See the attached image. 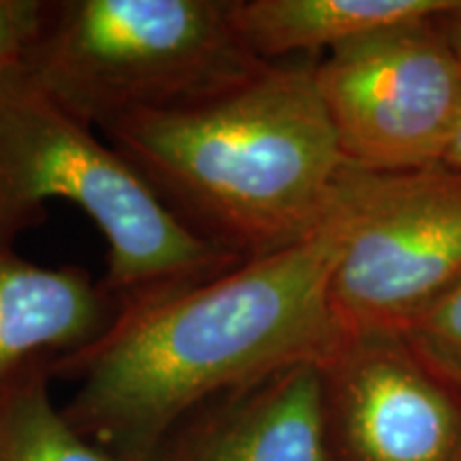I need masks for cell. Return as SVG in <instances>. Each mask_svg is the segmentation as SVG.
<instances>
[{
    "instance_id": "obj_1",
    "label": "cell",
    "mask_w": 461,
    "mask_h": 461,
    "mask_svg": "<svg viewBox=\"0 0 461 461\" xmlns=\"http://www.w3.org/2000/svg\"><path fill=\"white\" fill-rule=\"evenodd\" d=\"M339 221L214 278L120 310L107 333L51 359L77 389L62 412L90 442L146 461L184 417L218 395L319 363L342 342L331 310Z\"/></svg>"
},
{
    "instance_id": "obj_2",
    "label": "cell",
    "mask_w": 461,
    "mask_h": 461,
    "mask_svg": "<svg viewBox=\"0 0 461 461\" xmlns=\"http://www.w3.org/2000/svg\"><path fill=\"white\" fill-rule=\"evenodd\" d=\"M99 132L190 230L241 261L314 233L348 165L314 62H267L212 99Z\"/></svg>"
},
{
    "instance_id": "obj_3",
    "label": "cell",
    "mask_w": 461,
    "mask_h": 461,
    "mask_svg": "<svg viewBox=\"0 0 461 461\" xmlns=\"http://www.w3.org/2000/svg\"><path fill=\"white\" fill-rule=\"evenodd\" d=\"M62 199L107 241L105 291L120 310L205 282L244 263L190 230L140 171L68 113L26 68H0V235L15 241Z\"/></svg>"
},
{
    "instance_id": "obj_4",
    "label": "cell",
    "mask_w": 461,
    "mask_h": 461,
    "mask_svg": "<svg viewBox=\"0 0 461 461\" xmlns=\"http://www.w3.org/2000/svg\"><path fill=\"white\" fill-rule=\"evenodd\" d=\"M233 0H48L20 65L84 124L193 105L267 62L235 31Z\"/></svg>"
},
{
    "instance_id": "obj_5",
    "label": "cell",
    "mask_w": 461,
    "mask_h": 461,
    "mask_svg": "<svg viewBox=\"0 0 461 461\" xmlns=\"http://www.w3.org/2000/svg\"><path fill=\"white\" fill-rule=\"evenodd\" d=\"M333 210L331 310L344 336H403L461 285V171L376 173L346 165Z\"/></svg>"
},
{
    "instance_id": "obj_6",
    "label": "cell",
    "mask_w": 461,
    "mask_h": 461,
    "mask_svg": "<svg viewBox=\"0 0 461 461\" xmlns=\"http://www.w3.org/2000/svg\"><path fill=\"white\" fill-rule=\"evenodd\" d=\"M438 17L370 32L314 62L350 167L397 173L442 165L461 112V60Z\"/></svg>"
},
{
    "instance_id": "obj_7",
    "label": "cell",
    "mask_w": 461,
    "mask_h": 461,
    "mask_svg": "<svg viewBox=\"0 0 461 461\" xmlns=\"http://www.w3.org/2000/svg\"><path fill=\"white\" fill-rule=\"evenodd\" d=\"M333 461H455L461 397L400 336H344L321 366Z\"/></svg>"
},
{
    "instance_id": "obj_8",
    "label": "cell",
    "mask_w": 461,
    "mask_h": 461,
    "mask_svg": "<svg viewBox=\"0 0 461 461\" xmlns=\"http://www.w3.org/2000/svg\"><path fill=\"white\" fill-rule=\"evenodd\" d=\"M146 461H333L321 366L303 363L205 402Z\"/></svg>"
},
{
    "instance_id": "obj_9",
    "label": "cell",
    "mask_w": 461,
    "mask_h": 461,
    "mask_svg": "<svg viewBox=\"0 0 461 461\" xmlns=\"http://www.w3.org/2000/svg\"><path fill=\"white\" fill-rule=\"evenodd\" d=\"M120 305L82 267H45L0 235V387L39 359H60L96 342Z\"/></svg>"
},
{
    "instance_id": "obj_10",
    "label": "cell",
    "mask_w": 461,
    "mask_h": 461,
    "mask_svg": "<svg viewBox=\"0 0 461 461\" xmlns=\"http://www.w3.org/2000/svg\"><path fill=\"white\" fill-rule=\"evenodd\" d=\"M459 0H233L235 31L261 62L330 54L406 22L431 20Z\"/></svg>"
},
{
    "instance_id": "obj_11",
    "label": "cell",
    "mask_w": 461,
    "mask_h": 461,
    "mask_svg": "<svg viewBox=\"0 0 461 461\" xmlns=\"http://www.w3.org/2000/svg\"><path fill=\"white\" fill-rule=\"evenodd\" d=\"M51 378V359H39L0 387V461H124L68 423Z\"/></svg>"
},
{
    "instance_id": "obj_12",
    "label": "cell",
    "mask_w": 461,
    "mask_h": 461,
    "mask_svg": "<svg viewBox=\"0 0 461 461\" xmlns=\"http://www.w3.org/2000/svg\"><path fill=\"white\" fill-rule=\"evenodd\" d=\"M402 338L461 397V285L431 305Z\"/></svg>"
},
{
    "instance_id": "obj_13",
    "label": "cell",
    "mask_w": 461,
    "mask_h": 461,
    "mask_svg": "<svg viewBox=\"0 0 461 461\" xmlns=\"http://www.w3.org/2000/svg\"><path fill=\"white\" fill-rule=\"evenodd\" d=\"M48 0H0V68L20 62L41 28Z\"/></svg>"
},
{
    "instance_id": "obj_14",
    "label": "cell",
    "mask_w": 461,
    "mask_h": 461,
    "mask_svg": "<svg viewBox=\"0 0 461 461\" xmlns=\"http://www.w3.org/2000/svg\"><path fill=\"white\" fill-rule=\"evenodd\" d=\"M438 24H440L442 32H445L448 43H451L455 54L461 60V0L457 3V7L438 17Z\"/></svg>"
},
{
    "instance_id": "obj_15",
    "label": "cell",
    "mask_w": 461,
    "mask_h": 461,
    "mask_svg": "<svg viewBox=\"0 0 461 461\" xmlns=\"http://www.w3.org/2000/svg\"><path fill=\"white\" fill-rule=\"evenodd\" d=\"M442 165L453 167V169L461 171V112L457 122H455V129L451 132V140H448L445 158H442Z\"/></svg>"
},
{
    "instance_id": "obj_16",
    "label": "cell",
    "mask_w": 461,
    "mask_h": 461,
    "mask_svg": "<svg viewBox=\"0 0 461 461\" xmlns=\"http://www.w3.org/2000/svg\"><path fill=\"white\" fill-rule=\"evenodd\" d=\"M455 461H461V447H459V451H457V457H455Z\"/></svg>"
}]
</instances>
